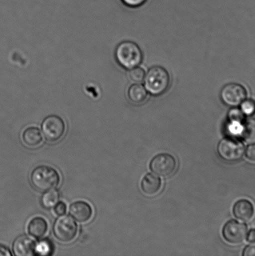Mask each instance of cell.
I'll list each match as a JSON object with an SVG mask.
<instances>
[{"mask_svg": "<svg viewBox=\"0 0 255 256\" xmlns=\"http://www.w3.org/2000/svg\"><path fill=\"white\" fill-rule=\"evenodd\" d=\"M115 58L120 66L130 70L141 64L143 60V54L136 42L124 41L116 47Z\"/></svg>", "mask_w": 255, "mask_h": 256, "instance_id": "6da1fadb", "label": "cell"}, {"mask_svg": "<svg viewBox=\"0 0 255 256\" xmlns=\"http://www.w3.org/2000/svg\"><path fill=\"white\" fill-rule=\"evenodd\" d=\"M144 81L145 88L150 94L161 96L169 89L171 77L164 67L154 66L147 72Z\"/></svg>", "mask_w": 255, "mask_h": 256, "instance_id": "7a4b0ae2", "label": "cell"}, {"mask_svg": "<svg viewBox=\"0 0 255 256\" xmlns=\"http://www.w3.org/2000/svg\"><path fill=\"white\" fill-rule=\"evenodd\" d=\"M31 182L35 189L40 192L55 189L59 184L60 176L57 170L48 166H39L32 170Z\"/></svg>", "mask_w": 255, "mask_h": 256, "instance_id": "3957f363", "label": "cell"}, {"mask_svg": "<svg viewBox=\"0 0 255 256\" xmlns=\"http://www.w3.org/2000/svg\"><path fill=\"white\" fill-rule=\"evenodd\" d=\"M53 233L55 237L60 242H71L76 236L77 225L71 217L62 215L55 222Z\"/></svg>", "mask_w": 255, "mask_h": 256, "instance_id": "277c9868", "label": "cell"}, {"mask_svg": "<svg viewBox=\"0 0 255 256\" xmlns=\"http://www.w3.org/2000/svg\"><path fill=\"white\" fill-rule=\"evenodd\" d=\"M217 152L220 156L226 162H237L243 157L244 146L238 140L224 138L219 142Z\"/></svg>", "mask_w": 255, "mask_h": 256, "instance_id": "5b68a950", "label": "cell"}, {"mask_svg": "<svg viewBox=\"0 0 255 256\" xmlns=\"http://www.w3.org/2000/svg\"><path fill=\"white\" fill-rule=\"evenodd\" d=\"M41 129L46 140L56 142L64 135L66 125L61 118L57 115H50L42 122Z\"/></svg>", "mask_w": 255, "mask_h": 256, "instance_id": "8992f818", "label": "cell"}, {"mask_svg": "<svg viewBox=\"0 0 255 256\" xmlns=\"http://www.w3.org/2000/svg\"><path fill=\"white\" fill-rule=\"evenodd\" d=\"M152 172L159 176L166 178L175 172L177 168L176 158L167 153L157 155L150 163Z\"/></svg>", "mask_w": 255, "mask_h": 256, "instance_id": "52a82bcc", "label": "cell"}, {"mask_svg": "<svg viewBox=\"0 0 255 256\" xmlns=\"http://www.w3.org/2000/svg\"><path fill=\"white\" fill-rule=\"evenodd\" d=\"M247 92L242 84L231 82L223 87L221 92L222 101L227 106L232 108L241 105L247 99Z\"/></svg>", "mask_w": 255, "mask_h": 256, "instance_id": "ba28073f", "label": "cell"}, {"mask_svg": "<svg viewBox=\"0 0 255 256\" xmlns=\"http://www.w3.org/2000/svg\"><path fill=\"white\" fill-rule=\"evenodd\" d=\"M248 229L247 226L236 220H229L223 228V236L231 244H239L246 239Z\"/></svg>", "mask_w": 255, "mask_h": 256, "instance_id": "9c48e42d", "label": "cell"}, {"mask_svg": "<svg viewBox=\"0 0 255 256\" xmlns=\"http://www.w3.org/2000/svg\"><path fill=\"white\" fill-rule=\"evenodd\" d=\"M36 243L32 238L26 235L17 238L12 244V250L17 256H29L35 255Z\"/></svg>", "mask_w": 255, "mask_h": 256, "instance_id": "30bf717a", "label": "cell"}, {"mask_svg": "<svg viewBox=\"0 0 255 256\" xmlns=\"http://www.w3.org/2000/svg\"><path fill=\"white\" fill-rule=\"evenodd\" d=\"M233 212L237 219L242 222H249L254 217L255 206L253 203L249 200H239L234 205Z\"/></svg>", "mask_w": 255, "mask_h": 256, "instance_id": "8fae6325", "label": "cell"}, {"mask_svg": "<svg viewBox=\"0 0 255 256\" xmlns=\"http://www.w3.org/2000/svg\"><path fill=\"white\" fill-rule=\"evenodd\" d=\"M69 213L77 222H85L91 219L92 210L88 203L81 200L71 204L69 208Z\"/></svg>", "mask_w": 255, "mask_h": 256, "instance_id": "7c38bea8", "label": "cell"}, {"mask_svg": "<svg viewBox=\"0 0 255 256\" xmlns=\"http://www.w3.org/2000/svg\"><path fill=\"white\" fill-rule=\"evenodd\" d=\"M162 188V180L156 174H147L141 182V189L145 194L154 196L160 192Z\"/></svg>", "mask_w": 255, "mask_h": 256, "instance_id": "4fadbf2b", "label": "cell"}, {"mask_svg": "<svg viewBox=\"0 0 255 256\" xmlns=\"http://www.w3.org/2000/svg\"><path fill=\"white\" fill-rule=\"evenodd\" d=\"M22 138L24 144L30 148L39 146L42 142L41 132L36 127L26 128L22 133Z\"/></svg>", "mask_w": 255, "mask_h": 256, "instance_id": "5bb4252c", "label": "cell"}, {"mask_svg": "<svg viewBox=\"0 0 255 256\" xmlns=\"http://www.w3.org/2000/svg\"><path fill=\"white\" fill-rule=\"evenodd\" d=\"M27 230L29 234L32 237L40 239L43 237L47 232V222L42 218H34L29 222Z\"/></svg>", "mask_w": 255, "mask_h": 256, "instance_id": "9a60e30c", "label": "cell"}, {"mask_svg": "<svg viewBox=\"0 0 255 256\" xmlns=\"http://www.w3.org/2000/svg\"><path fill=\"white\" fill-rule=\"evenodd\" d=\"M130 100L134 104H141L144 102L148 96V92L143 85L136 84L129 87L127 92Z\"/></svg>", "mask_w": 255, "mask_h": 256, "instance_id": "2e32d148", "label": "cell"}, {"mask_svg": "<svg viewBox=\"0 0 255 256\" xmlns=\"http://www.w3.org/2000/svg\"><path fill=\"white\" fill-rule=\"evenodd\" d=\"M241 134L247 142L255 143V118L249 120L242 128Z\"/></svg>", "mask_w": 255, "mask_h": 256, "instance_id": "e0dca14e", "label": "cell"}, {"mask_svg": "<svg viewBox=\"0 0 255 256\" xmlns=\"http://www.w3.org/2000/svg\"><path fill=\"white\" fill-rule=\"evenodd\" d=\"M59 193L56 190H47L41 198V204L45 209L49 210L53 208L59 202Z\"/></svg>", "mask_w": 255, "mask_h": 256, "instance_id": "ac0fdd59", "label": "cell"}, {"mask_svg": "<svg viewBox=\"0 0 255 256\" xmlns=\"http://www.w3.org/2000/svg\"><path fill=\"white\" fill-rule=\"evenodd\" d=\"M53 244L51 240H41L35 248V254L40 256H49L53 252Z\"/></svg>", "mask_w": 255, "mask_h": 256, "instance_id": "d6986e66", "label": "cell"}, {"mask_svg": "<svg viewBox=\"0 0 255 256\" xmlns=\"http://www.w3.org/2000/svg\"><path fill=\"white\" fill-rule=\"evenodd\" d=\"M130 70L131 71L129 72V78L132 82H136V84H139V82L144 81L146 72L142 68L137 66Z\"/></svg>", "mask_w": 255, "mask_h": 256, "instance_id": "ffe728a7", "label": "cell"}, {"mask_svg": "<svg viewBox=\"0 0 255 256\" xmlns=\"http://www.w3.org/2000/svg\"><path fill=\"white\" fill-rule=\"evenodd\" d=\"M241 110L244 115L252 116L255 114V102L252 100H245L241 104Z\"/></svg>", "mask_w": 255, "mask_h": 256, "instance_id": "44dd1931", "label": "cell"}, {"mask_svg": "<svg viewBox=\"0 0 255 256\" xmlns=\"http://www.w3.org/2000/svg\"><path fill=\"white\" fill-rule=\"evenodd\" d=\"M244 116L241 109L236 108V107L230 110L228 114L229 121L234 124H241L244 120Z\"/></svg>", "mask_w": 255, "mask_h": 256, "instance_id": "7402d4cb", "label": "cell"}, {"mask_svg": "<svg viewBox=\"0 0 255 256\" xmlns=\"http://www.w3.org/2000/svg\"><path fill=\"white\" fill-rule=\"evenodd\" d=\"M124 4L131 8H137L143 5L147 0H121Z\"/></svg>", "mask_w": 255, "mask_h": 256, "instance_id": "603a6c76", "label": "cell"}, {"mask_svg": "<svg viewBox=\"0 0 255 256\" xmlns=\"http://www.w3.org/2000/svg\"><path fill=\"white\" fill-rule=\"evenodd\" d=\"M246 156L249 160L255 162V143L249 145L246 150Z\"/></svg>", "mask_w": 255, "mask_h": 256, "instance_id": "cb8c5ba5", "label": "cell"}, {"mask_svg": "<svg viewBox=\"0 0 255 256\" xmlns=\"http://www.w3.org/2000/svg\"><path fill=\"white\" fill-rule=\"evenodd\" d=\"M66 205L63 202H58L55 206L54 212L57 215L62 216L66 212Z\"/></svg>", "mask_w": 255, "mask_h": 256, "instance_id": "d4e9b609", "label": "cell"}, {"mask_svg": "<svg viewBox=\"0 0 255 256\" xmlns=\"http://www.w3.org/2000/svg\"><path fill=\"white\" fill-rule=\"evenodd\" d=\"M244 256H255V242H252L246 248L243 252Z\"/></svg>", "mask_w": 255, "mask_h": 256, "instance_id": "484cf974", "label": "cell"}, {"mask_svg": "<svg viewBox=\"0 0 255 256\" xmlns=\"http://www.w3.org/2000/svg\"><path fill=\"white\" fill-rule=\"evenodd\" d=\"M11 252L8 248L3 245L0 244V256H11Z\"/></svg>", "mask_w": 255, "mask_h": 256, "instance_id": "4316f807", "label": "cell"}, {"mask_svg": "<svg viewBox=\"0 0 255 256\" xmlns=\"http://www.w3.org/2000/svg\"><path fill=\"white\" fill-rule=\"evenodd\" d=\"M247 239L250 242H255V230H252L247 233Z\"/></svg>", "mask_w": 255, "mask_h": 256, "instance_id": "83f0119b", "label": "cell"}]
</instances>
